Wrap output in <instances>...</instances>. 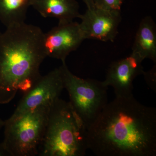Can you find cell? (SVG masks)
Here are the masks:
<instances>
[{
  "mask_svg": "<svg viewBox=\"0 0 156 156\" xmlns=\"http://www.w3.org/2000/svg\"><path fill=\"white\" fill-rule=\"evenodd\" d=\"M89 149L98 156H156V109L133 96L108 102L87 129Z\"/></svg>",
  "mask_w": 156,
  "mask_h": 156,
  "instance_id": "1",
  "label": "cell"
},
{
  "mask_svg": "<svg viewBox=\"0 0 156 156\" xmlns=\"http://www.w3.org/2000/svg\"><path fill=\"white\" fill-rule=\"evenodd\" d=\"M44 33L24 23L0 32V104L11 102L18 92H28L41 78L47 57Z\"/></svg>",
  "mask_w": 156,
  "mask_h": 156,
  "instance_id": "2",
  "label": "cell"
},
{
  "mask_svg": "<svg viewBox=\"0 0 156 156\" xmlns=\"http://www.w3.org/2000/svg\"><path fill=\"white\" fill-rule=\"evenodd\" d=\"M41 156H84L89 149L87 128L69 101L58 98L50 105Z\"/></svg>",
  "mask_w": 156,
  "mask_h": 156,
  "instance_id": "3",
  "label": "cell"
},
{
  "mask_svg": "<svg viewBox=\"0 0 156 156\" xmlns=\"http://www.w3.org/2000/svg\"><path fill=\"white\" fill-rule=\"evenodd\" d=\"M50 106L42 105L5 121L2 142L11 156L39 154Z\"/></svg>",
  "mask_w": 156,
  "mask_h": 156,
  "instance_id": "4",
  "label": "cell"
},
{
  "mask_svg": "<svg viewBox=\"0 0 156 156\" xmlns=\"http://www.w3.org/2000/svg\"><path fill=\"white\" fill-rule=\"evenodd\" d=\"M62 63L59 68L69 103L88 129L108 103V87L102 81L77 76L69 69L66 61Z\"/></svg>",
  "mask_w": 156,
  "mask_h": 156,
  "instance_id": "5",
  "label": "cell"
},
{
  "mask_svg": "<svg viewBox=\"0 0 156 156\" xmlns=\"http://www.w3.org/2000/svg\"><path fill=\"white\" fill-rule=\"evenodd\" d=\"M64 89L58 67L42 76L28 92L23 94L12 116L44 105H51L59 98Z\"/></svg>",
  "mask_w": 156,
  "mask_h": 156,
  "instance_id": "6",
  "label": "cell"
},
{
  "mask_svg": "<svg viewBox=\"0 0 156 156\" xmlns=\"http://www.w3.org/2000/svg\"><path fill=\"white\" fill-rule=\"evenodd\" d=\"M80 27L85 40L113 42L119 33L122 20L121 11H109L94 7L81 14Z\"/></svg>",
  "mask_w": 156,
  "mask_h": 156,
  "instance_id": "7",
  "label": "cell"
},
{
  "mask_svg": "<svg viewBox=\"0 0 156 156\" xmlns=\"http://www.w3.org/2000/svg\"><path fill=\"white\" fill-rule=\"evenodd\" d=\"M85 40L80 23L75 21L58 23L44 33V47L47 57L66 61V57Z\"/></svg>",
  "mask_w": 156,
  "mask_h": 156,
  "instance_id": "8",
  "label": "cell"
},
{
  "mask_svg": "<svg viewBox=\"0 0 156 156\" xmlns=\"http://www.w3.org/2000/svg\"><path fill=\"white\" fill-rule=\"evenodd\" d=\"M142 60L134 53L126 58L113 62L107 71L105 86L111 87L114 90L116 97L133 96V82L136 77L142 75L144 68Z\"/></svg>",
  "mask_w": 156,
  "mask_h": 156,
  "instance_id": "9",
  "label": "cell"
},
{
  "mask_svg": "<svg viewBox=\"0 0 156 156\" xmlns=\"http://www.w3.org/2000/svg\"><path fill=\"white\" fill-rule=\"evenodd\" d=\"M30 5L42 17L58 19V23L72 22L81 14L76 0H30Z\"/></svg>",
  "mask_w": 156,
  "mask_h": 156,
  "instance_id": "10",
  "label": "cell"
},
{
  "mask_svg": "<svg viewBox=\"0 0 156 156\" xmlns=\"http://www.w3.org/2000/svg\"><path fill=\"white\" fill-rule=\"evenodd\" d=\"M132 53L142 60L149 58L156 62V25L151 16L143 18L135 35Z\"/></svg>",
  "mask_w": 156,
  "mask_h": 156,
  "instance_id": "11",
  "label": "cell"
},
{
  "mask_svg": "<svg viewBox=\"0 0 156 156\" xmlns=\"http://www.w3.org/2000/svg\"><path fill=\"white\" fill-rule=\"evenodd\" d=\"M30 0H0V22L6 28L25 23Z\"/></svg>",
  "mask_w": 156,
  "mask_h": 156,
  "instance_id": "12",
  "label": "cell"
},
{
  "mask_svg": "<svg viewBox=\"0 0 156 156\" xmlns=\"http://www.w3.org/2000/svg\"><path fill=\"white\" fill-rule=\"evenodd\" d=\"M124 0H92L94 6L109 11H121Z\"/></svg>",
  "mask_w": 156,
  "mask_h": 156,
  "instance_id": "13",
  "label": "cell"
},
{
  "mask_svg": "<svg viewBox=\"0 0 156 156\" xmlns=\"http://www.w3.org/2000/svg\"><path fill=\"white\" fill-rule=\"evenodd\" d=\"M146 83L152 90L156 92V64L151 70L144 71L143 73Z\"/></svg>",
  "mask_w": 156,
  "mask_h": 156,
  "instance_id": "14",
  "label": "cell"
},
{
  "mask_svg": "<svg viewBox=\"0 0 156 156\" xmlns=\"http://www.w3.org/2000/svg\"><path fill=\"white\" fill-rule=\"evenodd\" d=\"M0 156H11L2 142L0 143Z\"/></svg>",
  "mask_w": 156,
  "mask_h": 156,
  "instance_id": "15",
  "label": "cell"
},
{
  "mask_svg": "<svg viewBox=\"0 0 156 156\" xmlns=\"http://www.w3.org/2000/svg\"><path fill=\"white\" fill-rule=\"evenodd\" d=\"M85 4H86L87 9H89L93 8L95 7L94 4H93L92 0H83Z\"/></svg>",
  "mask_w": 156,
  "mask_h": 156,
  "instance_id": "16",
  "label": "cell"
},
{
  "mask_svg": "<svg viewBox=\"0 0 156 156\" xmlns=\"http://www.w3.org/2000/svg\"><path fill=\"white\" fill-rule=\"evenodd\" d=\"M4 124H5V121H3V120L0 118V130H1L3 127H4Z\"/></svg>",
  "mask_w": 156,
  "mask_h": 156,
  "instance_id": "17",
  "label": "cell"
}]
</instances>
